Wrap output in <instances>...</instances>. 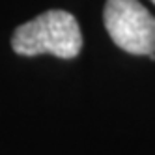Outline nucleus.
<instances>
[{
    "instance_id": "f257e3e1",
    "label": "nucleus",
    "mask_w": 155,
    "mask_h": 155,
    "mask_svg": "<svg viewBox=\"0 0 155 155\" xmlns=\"http://www.w3.org/2000/svg\"><path fill=\"white\" fill-rule=\"evenodd\" d=\"M12 47L21 56L54 54L69 60L81 52L82 34L77 19L62 9H51L21 25L12 38Z\"/></svg>"
},
{
    "instance_id": "f03ea898",
    "label": "nucleus",
    "mask_w": 155,
    "mask_h": 155,
    "mask_svg": "<svg viewBox=\"0 0 155 155\" xmlns=\"http://www.w3.org/2000/svg\"><path fill=\"white\" fill-rule=\"evenodd\" d=\"M103 21L110 39L125 52H155V17L138 0H107Z\"/></svg>"
},
{
    "instance_id": "7ed1b4c3",
    "label": "nucleus",
    "mask_w": 155,
    "mask_h": 155,
    "mask_svg": "<svg viewBox=\"0 0 155 155\" xmlns=\"http://www.w3.org/2000/svg\"><path fill=\"white\" fill-rule=\"evenodd\" d=\"M151 2H153V4H155V0H151Z\"/></svg>"
}]
</instances>
